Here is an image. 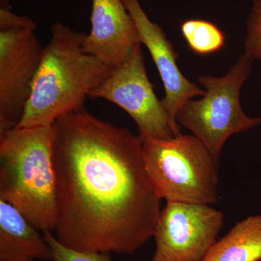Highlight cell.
Masks as SVG:
<instances>
[{"label":"cell","instance_id":"obj_1","mask_svg":"<svg viewBox=\"0 0 261 261\" xmlns=\"http://www.w3.org/2000/svg\"><path fill=\"white\" fill-rule=\"evenodd\" d=\"M53 129L57 239L81 251L135 253L162 211L140 136L84 108Z\"/></svg>","mask_w":261,"mask_h":261},{"label":"cell","instance_id":"obj_2","mask_svg":"<svg viewBox=\"0 0 261 261\" xmlns=\"http://www.w3.org/2000/svg\"><path fill=\"white\" fill-rule=\"evenodd\" d=\"M51 32L18 128L51 127L61 116L83 109L86 98L113 69L85 50L86 33L58 22Z\"/></svg>","mask_w":261,"mask_h":261},{"label":"cell","instance_id":"obj_3","mask_svg":"<svg viewBox=\"0 0 261 261\" xmlns=\"http://www.w3.org/2000/svg\"><path fill=\"white\" fill-rule=\"evenodd\" d=\"M0 199L37 230H55L53 126L0 129Z\"/></svg>","mask_w":261,"mask_h":261},{"label":"cell","instance_id":"obj_4","mask_svg":"<svg viewBox=\"0 0 261 261\" xmlns=\"http://www.w3.org/2000/svg\"><path fill=\"white\" fill-rule=\"evenodd\" d=\"M141 140L146 168L161 200L207 205L217 202L218 161L197 137Z\"/></svg>","mask_w":261,"mask_h":261},{"label":"cell","instance_id":"obj_5","mask_svg":"<svg viewBox=\"0 0 261 261\" xmlns=\"http://www.w3.org/2000/svg\"><path fill=\"white\" fill-rule=\"evenodd\" d=\"M252 61L245 53L224 76L200 75L205 95L199 100L189 99L176 115L178 124L191 130L218 162L231 136L261 124V118H249L240 104V92Z\"/></svg>","mask_w":261,"mask_h":261},{"label":"cell","instance_id":"obj_6","mask_svg":"<svg viewBox=\"0 0 261 261\" xmlns=\"http://www.w3.org/2000/svg\"><path fill=\"white\" fill-rule=\"evenodd\" d=\"M89 96L106 99L126 111L137 123L141 139L170 140L181 135L154 93L146 72L142 44L113 68Z\"/></svg>","mask_w":261,"mask_h":261},{"label":"cell","instance_id":"obj_7","mask_svg":"<svg viewBox=\"0 0 261 261\" xmlns=\"http://www.w3.org/2000/svg\"><path fill=\"white\" fill-rule=\"evenodd\" d=\"M224 218L210 205L167 202L154 228L151 261H202L216 243Z\"/></svg>","mask_w":261,"mask_h":261},{"label":"cell","instance_id":"obj_8","mask_svg":"<svg viewBox=\"0 0 261 261\" xmlns=\"http://www.w3.org/2000/svg\"><path fill=\"white\" fill-rule=\"evenodd\" d=\"M34 30H0V129L18 126L31 97L44 48Z\"/></svg>","mask_w":261,"mask_h":261},{"label":"cell","instance_id":"obj_9","mask_svg":"<svg viewBox=\"0 0 261 261\" xmlns=\"http://www.w3.org/2000/svg\"><path fill=\"white\" fill-rule=\"evenodd\" d=\"M136 24L141 44L148 49L157 67L165 89L161 99L163 108L171 118L173 126L180 130L176 115L182 106L192 98L204 96L205 91L192 84L181 73L176 61L178 54L166 37L163 29L151 21L139 0H123Z\"/></svg>","mask_w":261,"mask_h":261},{"label":"cell","instance_id":"obj_10","mask_svg":"<svg viewBox=\"0 0 261 261\" xmlns=\"http://www.w3.org/2000/svg\"><path fill=\"white\" fill-rule=\"evenodd\" d=\"M91 24L84 49L111 68L122 64L141 44L135 20L123 0H92Z\"/></svg>","mask_w":261,"mask_h":261},{"label":"cell","instance_id":"obj_11","mask_svg":"<svg viewBox=\"0 0 261 261\" xmlns=\"http://www.w3.org/2000/svg\"><path fill=\"white\" fill-rule=\"evenodd\" d=\"M50 246L11 204L0 199V261H53Z\"/></svg>","mask_w":261,"mask_h":261},{"label":"cell","instance_id":"obj_12","mask_svg":"<svg viewBox=\"0 0 261 261\" xmlns=\"http://www.w3.org/2000/svg\"><path fill=\"white\" fill-rule=\"evenodd\" d=\"M202 261H261V216L240 221Z\"/></svg>","mask_w":261,"mask_h":261},{"label":"cell","instance_id":"obj_13","mask_svg":"<svg viewBox=\"0 0 261 261\" xmlns=\"http://www.w3.org/2000/svg\"><path fill=\"white\" fill-rule=\"evenodd\" d=\"M181 32L190 49L200 56L217 53L226 44L224 32L207 20H186L181 23Z\"/></svg>","mask_w":261,"mask_h":261},{"label":"cell","instance_id":"obj_14","mask_svg":"<svg viewBox=\"0 0 261 261\" xmlns=\"http://www.w3.org/2000/svg\"><path fill=\"white\" fill-rule=\"evenodd\" d=\"M44 238L53 251V261H111L107 252L81 251L65 246L51 233L44 231Z\"/></svg>","mask_w":261,"mask_h":261},{"label":"cell","instance_id":"obj_15","mask_svg":"<svg viewBox=\"0 0 261 261\" xmlns=\"http://www.w3.org/2000/svg\"><path fill=\"white\" fill-rule=\"evenodd\" d=\"M247 29L245 54L252 60L261 61V0H254Z\"/></svg>","mask_w":261,"mask_h":261},{"label":"cell","instance_id":"obj_16","mask_svg":"<svg viewBox=\"0 0 261 261\" xmlns=\"http://www.w3.org/2000/svg\"><path fill=\"white\" fill-rule=\"evenodd\" d=\"M15 27H27L35 29L36 23L29 17L15 14L12 12L10 8H1L0 30Z\"/></svg>","mask_w":261,"mask_h":261}]
</instances>
